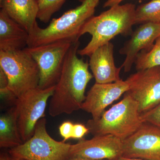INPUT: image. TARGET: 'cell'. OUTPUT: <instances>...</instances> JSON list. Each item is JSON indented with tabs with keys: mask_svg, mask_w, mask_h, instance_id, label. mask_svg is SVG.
Listing matches in <instances>:
<instances>
[{
	"mask_svg": "<svg viewBox=\"0 0 160 160\" xmlns=\"http://www.w3.org/2000/svg\"><path fill=\"white\" fill-rule=\"evenodd\" d=\"M79 41L72 45L66 55L61 75L50 98L49 114L52 117L70 114L81 109L86 86L93 78L89 64L78 58Z\"/></svg>",
	"mask_w": 160,
	"mask_h": 160,
	"instance_id": "obj_1",
	"label": "cell"
},
{
	"mask_svg": "<svg viewBox=\"0 0 160 160\" xmlns=\"http://www.w3.org/2000/svg\"><path fill=\"white\" fill-rule=\"evenodd\" d=\"M136 9L135 5L132 3L119 5L89 19L81 30V36L88 33L92 38L85 48L78 50V54L89 56L115 37L131 34L132 26L135 25Z\"/></svg>",
	"mask_w": 160,
	"mask_h": 160,
	"instance_id": "obj_2",
	"label": "cell"
},
{
	"mask_svg": "<svg viewBox=\"0 0 160 160\" xmlns=\"http://www.w3.org/2000/svg\"><path fill=\"white\" fill-rule=\"evenodd\" d=\"M81 5L53 18L49 26L40 28L36 23L29 32L27 47L42 46L61 41L79 42L81 32L87 21L94 16L100 0H80Z\"/></svg>",
	"mask_w": 160,
	"mask_h": 160,
	"instance_id": "obj_3",
	"label": "cell"
},
{
	"mask_svg": "<svg viewBox=\"0 0 160 160\" xmlns=\"http://www.w3.org/2000/svg\"><path fill=\"white\" fill-rule=\"evenodd\" d=\"M138 104L125 93L117 104L105 111L98 120H89L86 126L94 136L111 135L122 140L134 133L142 125Z\"/></svg>",
	"mask_w": 160,
	"mask_h": 160,
	"instance_id": "obj_4",
	"label": "cell"
},
{
	"mask_svg": "<svg viewBox=\"0 0 160 160\" xmlns=\"http://www.w3.org/2000/svg\"><path fill=\"white\" fill-rule=\"evenodd\" d=\"M0 69L8 78V89L16 98L38 87V66L25 49L12 52L0 50Z\"/></svg>",
	"mask_w": 160,
	"mask_h": 160,
	"instance_id": "obj_5",
	"label": "cell"
},
{
	"mask_svg": "<svg viewBox=\"0 0 160 160\" xmlns=\"http://www.w3.org/2000/svg\"><path fill=\"white\" fill-rule=\"evenodd\" d=\"M46 120L42 118L35 127L34 134L19 146L11 148V157L26 160H66L71 145L58 142L49 136L46 130Z\"/></svg>",
	"mask_w": 160,
	"mask_h": 160,
	"instance_id": "obj_6",
	"label": "cell"
},
{
	"mask_svg": "<svg viewBox=\"0 0 160 160\" xmlns=\"http://www.w3.org/2000/svg\"><path fill=\"white\" fill-rule=\"evenodd\" d=\"M55 87V86L46 89L38 87L15 99V113L23 142L33 136L38 121L45 118L47 102L53 94Z\"/></svg>",
	"mask_w": 160,
	"mask_h": 160,
	"instance_id": "obj_7",
	"label": "cell"
},
{
	"mask_svg": "<svg viewBox=\"0 0 160 160\" xmlns=\"http://www.w3.org/2000/svg\"><path fill=\"white\" fill-rule=\"evenodd\" d=\"M73 43L71 41L65 40L25 48L38 66L39 88L46 89L56 85L61 75L66 55Z\"/></svg>",
	"mask_w": 160,
	"mask_h": 160,
	"instance_id": "obj_8",
	"label": "cell"
},
{
	"mask_svg": "<svg viewBox=\"0 0 160 160\" xmlns=\"http://www.w3.org/2000/svg\"><path fill=\"white\" fill-rule=\"evenodd\" d=\"M129 89L126 93L135 100L141 114L160 103V66L137 71L126 80Z\"/></svg>",
	"mask_w": 160,
	"mask_h": 160,
	"instance_id": "obj_9",
	"label": "cell"
},
{
	"mask_svg": "<svg viewBox=\"0 0 160 160\" xmlns=\"http://www.w3.org/2000/svg\"><path fill=\"white\" fill-rule=\"evenodd\" d=\"M145 160H160V128L144 122L123 141V156Z\"/></svg>",
	"mask_w": 160,
	"mask_h": 160,
	"instance_id": "obj_10",
	"label": "cell"
},
{
	"mask_svg": "<svg viewBox=\"0 0 160 160\" xmlns=\"http://www.w3.org/2000/svg\"><path fill=\"white\" fill-rule=\"evenodd\" d=\"M123 156V141L111 135L94 136L82 139L71 145L69 156L92 160H113Z\"/></svg>",
	"mask_w": 160,
	"mask_h": 160,
	"instance_id": "obj_11",
	"label": "cell"
},
{
	"mask_svg": "<svg viewBox=\"0 0 160 160\" xmlns=\"http://www.w3.org/2000/svg\"><path fill=\"white\" fill-rule=\"evenodd\" d=\"M128 89V83L122 79L106 84L95 83L88 91L81 109L90 113L92 119H98L106 107L118 99Z\"/></svg>",
	"mask_w": 160,
	"mask_h": 160,
	"instance_id": "obj_12",
	"label": "cell"
},
{
	"mask_svg": "<svg viewBox=\"0 0 160 160\" xmlns=\"http://www.w3.org/2000/svg\"><path fill=\"white\" fill-rule=\"evenodd\" d=\"M131 38L120 49V54L126 56L121 66L124 71L129 72L134 64L137 56L142 50H149L160 37V22H146L136 29Z\"/></svg>",
	"mask_w": 160,
	"mask_h": 160,
	"instance_id": "obj_13",
	"label": "cell"
},
{
	"mask_svg": "<svg viewBox=\"0 0 160 160\" xmlns=\"http://www.w3.org/2000/svg\"><path fill=\"white\" fill-rule=\"evenodd\" d=\"M114 46L109 42L98 48L90 56L89 66L96 83L106 84L121 80L120 72L122 67L115 66Z\"/></svg>",
	"mask_w": 160,
	"mask_h": 160,
	"instance_id": "obj_14",
	"label": "cell"
},
{
	"mask_svg": "<svg viewBox=\"0 0 160 160\" xmlns=\"http://www.w3.org/2000/svg\"><path fill=\"white\" fill-rule=\"evenodd\" d=\"M29 33L22 26L1 9L0 11V50H22L28 46Z\"/></svg>",
	"mask_w": 160,
	"mask_h": 160,
	"instance_id": "obj_15",
	"label": "cell"
},
{
	"mask_svg": "<svg viewBox=\"0 0 160 160\" xmlns=\"http://www.w3.org/2000/svg\"><path fill=\"white\" fill-rule=\"evenodd\" d=\"M0 6L29 33L37 23L38 9L37 0H2Z\"/></svg>",
	"mask_w": 160,
	"mask_h": 160,
	"instance_id": "obj_16",
	"label": "cell"
},
{
	"mask_svg": "<svg viewBox=\"0 0 160 160\" xmlns=\"http://www.w3.org/2000/svg\"><path fill=\"white\" fill-rule=\"evenodd\" d=\"M23 143L13 107L0 118V146L12 148Z\"/></svg>",
	"mask_w": 160,
	"mask_h": 160,
	"instance_id": "obj_17",
	"label": "cell"
},
{
	"mask_svg": "<svg viewBox=\"0 0 160 160\" xmlns=\"http://www.w3.org/2000/svg\"><path fill=\"white\" fill-rule=\"evenodd\" d=\"M137 71L160 66V37L149 50H142L137 56L134 62Z\"/></svg>",
	"mask_w": 160,
	"mask_h": 160,
	"instance_id": "obj_18",
	"label": "cell"
},
{
	"mask_svg": "<svg viewBox=\"0 0 160 160\" xmlns=\"http://www.w3.org/2000/svg\"><path fill=\"white\" fill-rule=\"evenodd\" d=\"M135 24L160 22V0H151L136 9Z\"/></svg>",
	"mask_w": 160,
	"mask_h": 160,
	"instance_id": "obj_19",
	"label": "cell"
},
{
	"mask_svg": "<svg viewBox=\"0 0 160 160\" xmlns=\"http://www.w3.org/2000/svg\"><path fill=\"white\" fill-rule=\"evenodd\" d=\"M66 0H37V18L41 22L47 23L52 17L62 8Z\"/></svg>",
	"mask_w": 160,
	"mask_h": 160,
	"instance_id": "obj_20",
	"label": "cell"
},
{
	"mask_svg": "<svg viewBox=\"0 0 160 160\" xmlns=\"http://www.w3.org/2000/svg\"><path fill=\"white\" fill-rule=\"evenodd\" d=\"M143 122L149 123L160 128V103L154 108L141 114Z\"/></svg>",
	"mask_w": 160,
	"mask_h": 160,
	"instance_id": "obj_21",
	"label": "cell"
},
{
	"mask_svg": "<svg viewBox=\"0 0 160 160\" xmlns=\"http://www.w3.org/2000/svg\"><path fill=\"white\" fill-rule=\"evenodd\" d=\"M74 124L70 121L64 122L59 126L60 134L64 139L63 142H65L67 140L72 138V131Z\"/></svg>",
	"mask_w": 160,
	"mask_h": 160,
	"instance_id": "obj_22",
	"label": "cell"
},
{
	"mask_svg": "<svg viewBox=\"0 0 160 160\" xmlns=\"http://www.w3.org/2000/svg\"><path fill=\"white\" fill-rule=\"evenodd\" d=\"M89 132V129L85 125L82 124H74L72 138L82 139Z\"/></svg>",
	"mask_w": 160,
	"mask_h": 160,
	"instance_id": "obj_23",
	"label": "cell"
},
{
	"mask_svg": "<svg viewBox=\"0 0 160 160\" xmlns=\"http://www.w3.org/2000/svg\"><path fill=\"white\" fill-rule=\"evenodd\" d=\"M124 0H107V1L104 3L103 7L104 8L106 7H113V6H118L120 5V3L122 2ZM141 1H144V0H141Z\"/></svg>",
	"mask_w": 160,
	"mask_h": 160,
	"instance_id": "obj_24",
	"label": "cell"
},
{
	"mask_svg": "<svg viewBox=\"0 0 160 160\" xmlns=\"http://www.w3.org/2000/svg\"><path fill=\"white\" fill-rule=\"evenodd\" d=\"M113 160H145L139 158H133L126 157L122 156L118 158L117 159Z\"/></svg>",
	"mask_w": 160,
	"mask_h": 160,
	"instance_id": "obj_25",
	"label": "cell"
},
{
	"mask_svg": "<svg viewBox=\"0 0 160 160\" xmlns=\"http://www.w3.org/2000/svg\"><path fill=\"white\" fill-rule=\"evenodd\" d=\"M66 160H92L79 157H70Z\"/></svg>",
	"mask_w": 160,
	"mask_h": 160,
	"instance_id": "obj_26",
	"label": "cell"
},
{
	"mask_svg": "<svg viewBox=\"0 0 160 160\" xmlns=\"http://www.w3.org/2000/svg\"><path fill=\"white\" fill-rule=\"evenodd\" d=\"M7 160H26L25 159H24L22 158H16L14 157H11V158H9V157H8V158H7Z\"/></svg>",
	"mask_w": 160,
	"mask_h": 160,
	"instance_id": "obj_27",
	"label": "cell"
},
{
	"mask_svg": "<svg viewBox=\"0 0 160 160\" xmlns=\"http://www.w3.org/2000/svg\"><path fill=\"white\" fill-rule=\"evenodd\" d=\"M8 157V156L5 155H1V158H0V160H7Z\"/></svg>",
	"mask_w": 160,
	"mask_h": 160,
	"instance_id": "obj_28",
	"label": "cell"
},
{
	"mask_svg": "<svg viewBox=\"0 0 160 160\" xmlns=\"http://www.w3.org/2000/svg\"><path fill=\"white\" fill-rule=\"evenodd\" d=\"M2 0H0V2H2Z\"/></svg>",
	"mask_w": 160,
	"mask_h": 160,
	"instance_id": "obj_29",
	"label": "cell"
},
{
	"mask_svg": "<svg viewBox=\"0 0 160 160\" xmlns=\"http://www.w3.org/2000/svg\"></svg>",
	"mask_w": 160,
	"mask_h": 160,
	"instance_id": "obj_30",
	"label": "cell"
}]
</instances>
